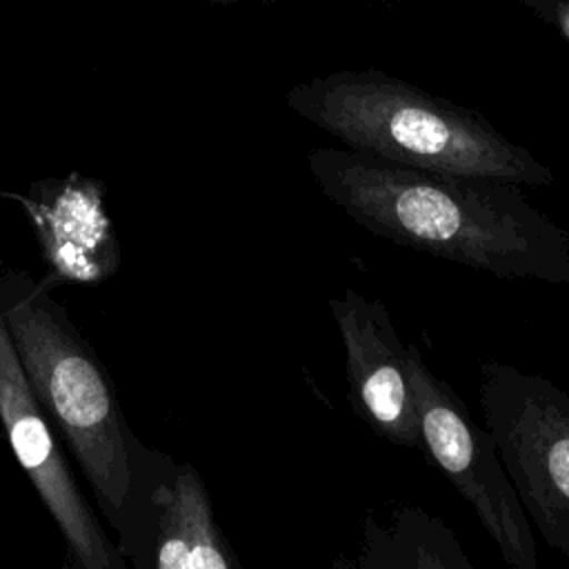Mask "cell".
<instances>
[{"mask_svg": "<svg viewBox=\"0 0 569 569\" xmlns=\"http://www.w3.org/2000/svg\"><path fill=\"white\" fill-rule=\"evenodd\" d=\"M307 164L320 191L373 236L500 278L569 287V229L533 207L522 184L353 149H311Z\"/></svg>", "mask_w": 569, "mask_h": 569, "instance_id": "6da1fadb", "label": "cell"}, {"mask_svg": "<svg viewBox=\"0 0 569 569\" xmlns=\"http://www.w3.org/2000/svg\"><path fill=\"white\" fill-rule=\"evenodd\" d=\"M287 104L347 149L396 164L522 187L553 182L542 160L505 138L478 111L382 71L313 78L293 87Z\"/></svg>", "mask_w": 569, "mask_h": 569, "instance_id": "7a4b0ae2", "label": "cell"}, {"mask_svg": "<svg viewBox=\"0 0 569 569\" xmlns=\"http://www.w3.org/2000/svg\"><path fill=\"white\" fill-rule=\"evenodd\" d=\"M0 313L24 376L62 433L113 527L129 480L131 429L91 345L51 296V280L27 271L0 273Z\"/></svg>", "mask_w": 569, "mask_h": 569, "instance_id": "3957f363", "label": "cell"}, {"mask_svg": "<svg viewBox=\"0 0 569 569\" xmlns=\"http://www.w3.org/2000/svg\"><path fill=\"white\" fill-rule=\"evenodd\" d=\"M478 398L529 522L569 558V393L540 373L482 360Z\"/></svg>", "mask_w": 569, "mask_h": 569, "instance_id": "277c9868", "label": "cell"}, {"mask_svg": "<svg viewBox=\"0 0 569 569\" xmlns=\"http://www.w3.org/2000/svg\"><path fill=\"white\" fill-rule=\"evenodd\" d=\"M407 371L416 396L418 449L471 505L502 560L513 569H538L533 527L491 433L476 425L460 396L425 365L413 345L407 347Z\"/></svg>", "mask_w": 569, "mask_h": 569, "instance_id": "5b68a950", "label": "cell"}, {"mask_svg": "<svg viewBox=\"0 0 569 569\" xmlns=\"http://www.w3.org/2000/svg\"><path fill=\"white\" fill-rule=\"evenodd\" d=\"M136 569H238L213 518L207 487L189 462L129 438V480L111 527Z\"/></svg>", "mask_w": 569, "mask_h": 569, "instance_id": "8992f818", "label": "cell"}, {"mask_svg": "<svg viewBox=\"0 0 569 569\" xmlns=\"http://www.w3.org/2000/svg\"><path fill=\"white\" fill-rule=\"evenodd\" d=\"M0 420L18 465L56 520L69 560L82 569H122L127 562L104 533L58 447L0 313Z\"/></svg>", "mask_w": 569, "mask_h": 569, "instance_id": "52a82bcc", "label": "cell"}, {"mask_svg": "<svg viewBox=\"0 0 569 569\" xmlns=\"http://www.w3.org/2000/svg\"><path fill=\"white\" fill-rule=\"evenodd\" d=\"M347 362L349 405L353 413L382 440L418 447L416 396L402 345L382 300L356 289L329 300Z\"/></svg>", "mask_w": 569, "mask_h": 569, "instance_id": "ba28073f", "label": "cell"}, {"mask_svg": "<svg viewBox=\"0 0 569 569\" xmlns=\"http://www.w3.org/2000/svg\"><path fill=\"white\" fill-rule=\"evenodd\" d=\"M27 211L53 282L100 284L120 267V247L98 180L78 171L13 196Z\"/></svg>", "mask_w": 569, "mask_h": 569, "instance_id": "9c48e42d", "label": "cell"}, {"mask_svg": "<svg viewBox=\"0 0 569 569\" xmlns=\"http://www.w3.org/2000/svg\"><path fill=\"white\" fill-rule=\"evenodd\" d=\"M338 569H473L456 533L422 507L400 505L382 522L362 518L356 556L336 558Z\"/></svg>", "mask_w": 569, "mask_h": 569, "instance_id": "30bf717a", "label": "cell"}, {"mask_svg": "<svg viewBox=\"0 0 569 569\" xmlns=\"http://www.w3.org/2000/svg\"><path fill=\"white\" fill-rule=\"evenodd\" d=\"M565 27H567V31H569V16H567V20H565Z\"/></svg>", "mask_w": 569, "mask_h": 569, "instance_id": "8fae6325", "label": "cell"}, {"mask_svg": "<svg viewBox=\"0 0 569 569\" xmlns=\"http://www.w3.org/2000/svg\"><path fill=\"white\" fill-rule=\"evenodd\" d=\"M213 2H233V0H213Z\"/></svg>", "mask_w": 569, "mask_h": 569, "instance_id": "7c38bea8", "label": "cell"}]
</instances>
